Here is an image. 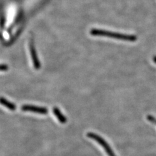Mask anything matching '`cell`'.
<instances>
[{
    "instance_id": "4",
    "label": "cell",
    "mask_w": 156,
    "mask_h": 156,
    "mask_svg": "<svg viewBox=\"0 0 156 156\" xmlns=\"http://www.w3.org/2000/svg\"><path fill=\"white\" fill-rule=\"evenodd\" d=\"M29 50H30V53H31V55L32 57L34 67H35L36 70L40 69L41 63L38 58V56L37 54L35 48V47H34L33 42H30V44H29Z\"/></svg>"
},
{
    "instance_id": "2",
    "label": "cell",
    "mask_w": 156,
    "mask_h": 156,
    "mask_svg": "<svg viewBox=\"0 0 156 156\" xmlns=\"http://www.w3.org/2000/svg\"><path fill=\"white\" fill-rule=\"evenodd\" d=\"M87 136L92 139L94 140L98 143H99L102 147L105 149L106 153L108 154L109 156H116L115 153L113 152V150H112L111 148L110 147V146H109V144L107 143L106 141L103 138H101L100 135H97L94 133L90 132V133H87Z\"/></svg>"
},
{
    "instance_id": "6",
    "label": "cell",
    "mask_w": 156,
    "mask_h": 156,
    "mask_svg": "<svg viewBox=\"0 0 156 156\" xmlns=\"http://www.w3.org/2000/svg\"><path fill=\"white\" fill-rule=\"evenodd\" d=\"M53 114L55 115V116L57 117V119L58 120V121L60 122L62 124H65L67 122V119L66 117L63 115V114L61 113V111L59 110V109L58 107H53Z\"/></svg>"
},
{
    "instance_id": "5",
    "label": "cell",
    "mask_w": 156,
    "mask_h": 156,
    "mask_svg": "<svg viewBox=\"0 0 156 156\" xmlns=\"http://www.w3.org/2000/svg\"><path fill=\"white\" fill-rule=\"evenodd\" d=\"M0 104L6 107L7 109H9L10 111H14L16 109V105L12 103V102L8 101L7 99L3 97H0Z\"/></svg>"
},
{
    "instance_id": "3",
    "label": "cell",
    "mask_w": 156,
    "mask_h": 156,
    "mask_svg": "<svg viewBox=\"0 0 156 156\" xmlns=\"http://www.w3.org/2000/svg\"><path fill=\"white\" fill-rule=\"evenodd\" d=\"M21 109L23 111H28V112H33V113L46 115L48 113V109L46 107H38L31 105H23L22 106Z\"/></svg>"
},
{
    "instance_id": "7",
    "label": "cell",
    "mask_w": 156,
    "mask_h": 156,
    "mask_svg": "<svg viewBox=\"0 0 156 156\" xmlns=\"http://www.w3.org/2000/svg\"><path fill=\"white\" fill-rule=\"evenodd\" d=\"M9 69V66L5 64L0 65V71H7Z\"/></svg>"
},
{
    "instance_id": "1",
    "label": "cell",
    "mask_w": 156,
    "mask_h": 156,
    "mask_svg": "<svg viewBox=\"0 0 156 156\" xmlns=\"http://www.w3.org/2000/svg\"><path fill=\"white\" fill-rule=\"evenodd\" d=\"M90 34L93 36L97 37H104L107 38H111L115 39H118L121 41H126L129 42H134L136 41V36L133 35H128V34H123L119 33H115L112 31H109L107 30L100 29H92L90 30Z\"/></svg>"
}]
</instances>
